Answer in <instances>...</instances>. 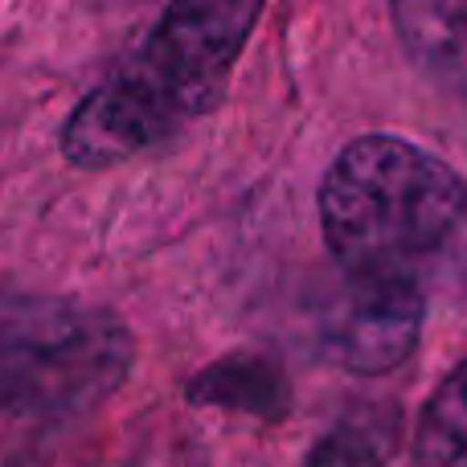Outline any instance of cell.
<instances>
[{
  "mask_svg": "<svg viewBox=\"0 0 467 467\" xmlns=\"http://www.w3.org/2000/svg\"><path fill=\"white\" fill-rule=\"evenodd\" d=\"M467 218V181L398 136H361L320 181V230L348 291L427 296Z\"/></svg>",
  "mask_w": 467,
  "mask_h": 467,
  "instance_id": "6da1fadb",
  "label": "cell"
},
{
  "mask_svg": "<svg viewBox=\"0 0 467 467\" xmlns=\"http://www.w3.org/2000/svg\"><path fill=\"white\" fill-rule=\"evenodd\" d=\"M131 353L128 324L107 307L41 291L0 296V414L82 419L128 381Z\"/></svg>",
  "mask_w": 467,
  "mask_h": 467,
  "instance_id": "7a4b0ae2",
  "label": "cell"
},
{
  "mask_svg": "<svg viewBox=\"0 0 467 467\" xmlns=\"http://www.w3.org/2000/svg\"><path fill=\"white\" fill-rule=\"evenodd\" d=\"M258 13L263 0H169L128 62L177 107L181 119H197L222 103Z\"/></svg>",
  "mask_w": 467,
  "mask_h": 467,
  "instance_id": "3957f363",
  "label": "cell"
},
{
  "mask_svg": "<svg viewBox=\"0 0 467 467\" xmlns=\"http://www.w3.org/2000/svg\"><path fill=\"white\" fill-rule=\"evenodd\" d=\"M181 115L131 62L115 66L66 119L62 156L78 169H107L152 152L181 128Z\"/></svg>",
  "mask_w": 467,
  "mask_h": 467,
  "instance_id": "277c9868",
  "label": "cell"
},
{
  "mask_svg": "<svg viewBox=\"0 0 467 467\" xmlns=\"http://www.w3.org/2000/svg\"><path fill=\"white\" fill-rule=\"evenodd\" d=\"M427 296L348 291L328 324V353L353 373H386L410 357L422 328Z\"/></svg>",
  "mask_w": 467,
  "mask_h": 467,
  "instance_id": "5b68a950",
  "label": "cell"
},
{
  "mask_svg": "<svg viewBox=\"0 0 467 467\" xmlns=\"http://www.w3.org/2000/svg\"><path fill=\"white\" fill-rule=\"evenodd\" d=\"M406 57L427 82L467 95V0H386Z\"/></svg>",
  "mask_w": 467,
  "mask_h": 467,
  "instance_id": "8992f818",
  "label": "cell"
},
{
  "mask_svg": "<svg viewBox=\"0 0 467 467\" xmlns=\"http://www.w3.org/2000/svg\"><path fill=\"white\" fill-rule=\"evenodd\" d=\"M189 402L258 414V419H283L291 406V386L275 361L258 353H234L189 381Z\"/></svg>",
  "mask_w": 467,
  "mask_h": 467,
  "instance_id": "52a82bcc",
  "label": "cell"
},
{
  "mask_svg": "<svg viewBox=\"0 0 467 467\" xmlns=\"http://www.w3.org/2000/svg\"><path fill=\"white\" fill-rule=\"evenodd\" d=\"M414 467H467V361L431 394L414 427Z\"/></svg>",
  "mask_w": 467,
  "mask_h": 467,
  "instance_id": "ba28073f",
  "label": "cell"
},
{
  "mask_svg": "<svg viewBox=\"0 0 467 467\" xmlns=\"http://www.w3.org/2000/svg\"><path fill=\"white\" fill-rule=\"evenodd\" d=\"M398 431L402 427L394 410H361L337 422L307 451L304 467H386L398 447Z\"/></svg>",
  "mask_w": 467,
  "mask_h": 467,
  "instance_id": "9c48e42d",
  "label": "cell"
}]
</instances>
